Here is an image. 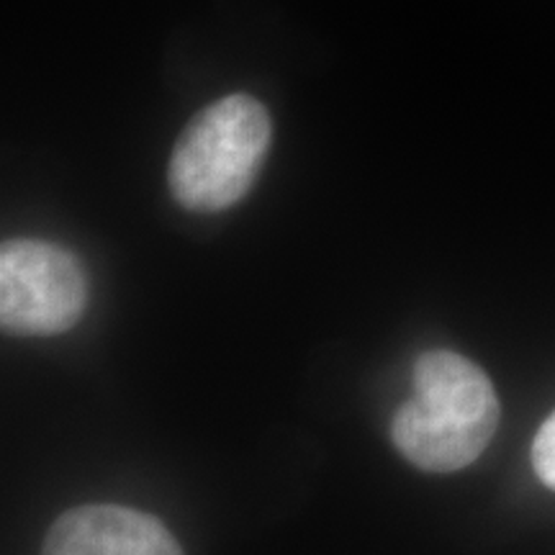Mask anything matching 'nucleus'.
<instances>
[{
	"mask_svg": "<svg viewBox=\"0 0 555 555\" xmlns=\"http://www.w3.org/2000/svg\"><path fill=\"white\" fill-rule=\"evenodd\" d=\"M499 399L486 373L450 350L414 363V393L391 422L401 455L427 474H453L489 448L499 427Z\"/></svg>",
	"mask_w": 555,
	"mask_h": 555,
	"instance_id": "nucleus-1",
	"label": "nucleus"
},
{
	"mask_svg": "<svg viewBox=\"0 0 555 555\" xmlns=\"http://www.w3.org/2000/svg\"><path fill=\"white\" fill-rule=\"evenodd\" d=\"M273 124L268 108L247 93L214 101L193 116L170 155L172 198L189 211L217 214L253 189L268 155Z\"/></svg>",
	"mask_w": 555,
	"mask_h": 555,
	"instance_id": "nucleus-2",
	"label": "nucleus"
},
{
	"mask_svg": "<svg viewBox=\"0 0 555 555\" xmlns=\"http://www.w3.org/2000/svg\"><path fill=\"white\" fill-rule=\"evenodd\" d=\"M88 275L78 255L44 240H11L0 249V322L21 337L73 330L88 309Z\"/></svg>",
	"mask_w": 555,
	"mask_h": 555,
	"instance_id": "nucleus-3",
	"label": "nucleus"
},
{
	"mask_svg": "<svg viewBox=\"0 0 555 555\" xmlns=\"http://www.w3.org/2000/svg\"><path fill=\"white\" fill-rule=\"evenodd\" d=\"M41 555H183L170 530L147 512L119 504H86L47 532Z\"/></svg>",
	"mask_w": 555,
	"mask_h": 555,
	"instance_id": "nucleus-4",
	"label": "nucleus"
},
{
	"mask_svg": "<svg viewBox=\"0 0 555 555\" xmlns=\"http://www.w3.org/2000/svg\"><path fill=\"white\" fill-rule=\"evenodd\" d=\"M532 468L540 481L555 491V412L543 422L532 442Z\"/></svg>",
	"mask_w": 555,
	"mask_h": 555,
	"instance_id": "nucleus-5",
	"label": "nucleus"
}]
</instances>
